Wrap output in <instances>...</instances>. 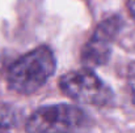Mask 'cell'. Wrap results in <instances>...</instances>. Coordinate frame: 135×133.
<instances>
[{
	"label": "cell",
	"mask_w": 135,
	"mask_h": 133,
	"mask_svg": "<svg viewBox=\"0 0 135 133\" xmlns=\"http://www.w3.org/2000/svg\"><path fill=\"white\" fill-rule=\"evenodd\" d=\"M55 57L47 46H41L17 59L8 69L7 82L9 89L21 94L37 91L52 76Z\"/></svg>",
	"instance_id": "6da1fadb"
},
{
	"label": "cell",
	"mask_w": 135,
	"mask_h": 133,
	"mask_svg": "<svg viewBox=\"0 0 135 133\" xmlns=\"http://www.w3.org/2000/svg\"><path fill=\"white\" fill-rule=\"evenodd\" d=\"M92 119L72 104L45 106L28 119V133H90Z\"/></svg>",
	"instance_id": "7a4b0ae2"
},
{
	"label": "cell",
	"mask_w": 135,
	"mask_h": 133,
	"mask_svg": "<svg viewBox=\"0 0 135 133\" xmlns=\"http://www.w3.org/2000/svg\"><path fill=\"white\" fill-rule=\"evenodd\" d=\"M59 88L70 98L94 106H105L113 99V91L89 69L71 71L60 77Z\"/></svg>",
	"instance_id": "3957f363"
},
{
	"label": "cell",
	"mask_w": 135,
	"mask_h": 133,
	"mask_svg": "<svg viewBox=\"0 0 135 133\" xmlns=\"http://www.w3.org/2000/svg\"><path fill=\"white\" fill-rule=\"evenodd\" d=\"M121 26L122 21L118 16L109 17L97 26L81 54V59L87 65L98 67L108 61L112 51V43L118 35Z\"/></svg>",
	"instance_id": "277c9868"
},
{
	"label": "cell",
	"mask_w": 135,
	"mask_h": 133,
	"mask_svg": "<svg viewBox=\"0 0 135 133\" xmlns=\"http://www.w3.org/2000/svg\"><path fill=\"white\" fill-rule=\"evenodd\" d=\"M16 121H17V116L15 110L8 104L0 103V128L12 127Z\"/></svg>",
	"instance_id": "5b68a950"
},
{
	"label": "cell",
	"mask_w": 135,
	"mask_h": 133,
	"mask_svg": "<svg viewBox=\"0 0 135 133\" xmlns=\"http://www.w3.org/2000/svg\"><path fill=\"white\" fill-rule=\"evenodd\" d=\"M127 84H129V89H130V93H131V98L135 103V63H133L129 68Z\"/></svg>",
	"instance_id": "8992f818"
},
{
	"label": "cell",
	"mask_w": 135,
	"mask_h": 133,
	"mask_svg": "<svg viewBox=\"0 0 135 133\" xmlns=\"http://www.w3.org/2000/svg\"><path fill=\"white\" fill-rule=\"evenodd\" d=\"M129 10H130V14H131V17L134 18L135 21V0H129Z\"/></svg>",
	"instance_id": "52a82bcc"
}]
</instances>
